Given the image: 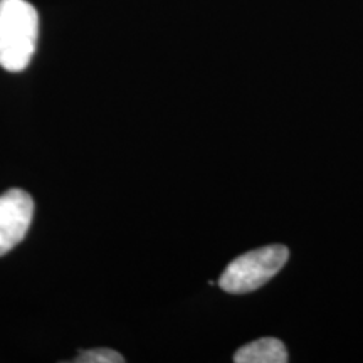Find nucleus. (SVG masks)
I'll return each instance as SVG.
<instances>
[{
	"label": "nucleus",
	"mask_w": 363,
	"mask_h": 363,
	"mask_svg": "<svg viewBox=\"0 0 363 363\" xmlns=\"http://www.w3.org/2000/svg\"><path fill=\"white\" fill-rule=\"evenodd\" d=\"M38 38V11L26 0H0V66L9 72L24 71Z\"/></svg>",
	"instance_id": "nucleus-1"
},
{
	"label": "nucleus",
	"mask_w": 363,
	"mask_h": 363,
	"mask_svg": "<svg viewBox=\"0 0 363 363\" xmlns=\"http://www.w3.org/2000/svg\"><path fill=\"white\" fill-rule=\"evenodd\" d=\"M288 257L289 251L284 246L254 249L229 262L222 272L219 286L225 293L233 294L256 291L283 269Z\"/></svg>",
	"instance_id": "nucleus-2"
},
{
	"label": "nucleus",
	"mask_w": 363,
	"mask_h": 363,
	"mask_svg": "<svg viewBox=\"0 0 363 363\" xmlns=\"http://www.w3.org/2000/svg\"><path fill=\"white\" fill-rule=\"evenodd\" d=\"M34 216V201L24 190L0 195V256L22 242Z\"/></svg>",
	"instance_id": "nucleus-3"
},
{
	"label": "nucleus",
	"mask_w": 363,
	"mask_h": 363,
	"mask_svg": "<svg viewBox=\"0 0 363 363\" xmlns=\"http://www.w3.org/2000/svg\"><path fill=\"white\" fill-rule=\"evenodd\" d=\"M235 363H286L288 352L278 338H261L238 350Z\"/></svg>",
	"instance_id": "nucleus-4"
},
{
	"label": "nucleus",
	"mask_w": 363,
	"mask_h": 363,
	"mask_svg": "<svg viewBox=\"0 0 363 363\" xmlns=\"http://www.w3.org/2000/svg\"><path fill=\"white\" fill-rule=\"evenodd\" d=\"M74 362L81 363H123L125 358L110 348H96V350L81 352Z\"/></svg>",
	"instance_id": "nucleus-5"
}]
</instances>
